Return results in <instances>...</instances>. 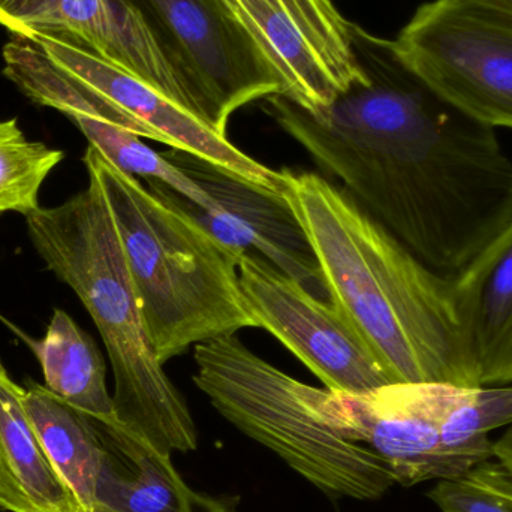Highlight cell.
<instances>
[{"label": "cell", "mask_w": 512, "mask_h": 512, "mask_svg": "<svg viewBox=\"0 0 512 512\" xmlns=\"http://www.w3.org/2000/svg\"><path fill=\"white\" fill-rule=\"evenodd\" d=\"M71 120L83 132L90 146L98 149L123 173L144 183H162L204 209L212 204L206 192L191 177L165 159L162 153L150 149L135 132L99 117L75 116Z\"/></svg>", "instance_id": "19"}, {"label": "cell", "mask_w": 512, "mask_h": 512, "mask_svg": "<svg viewBox=\"0 0 512 512\" xmlns=\"http://www.w3.org/2000/svg\"><path fill=\"white\" fill-rule=\"evenodd\" d=\"M194 360L195 385L213 408L325 495L376 501L397 484L384 460L322 420V390L262 360L236 334L195 346Z\"/></svg>", "instance_id": "5"}, {"label": "cell", "mask_w": 512, "mask_h": 512, "mask_svg": "<svg viewBox=\"0 0 512 512\" xmlns=\"http://www.w3.org/2000/svg\"><path fill=\"white\" fill-rule=\"evenodd\" d=\"M0 512H83L39 444L24 388L0 360Z\"/></svg>", "instance_id": "16"}, {"label": "cell", "mask_w": 512, "mask_h": 512, "mask_svg": "<svg viewBox=\"0 0 512 512\" xmlns=\"http://www.w3.org/2000/svg\"><path fill=\"white\" fill-rule=\"evenodd\" d=\"M496 2H504L508 3V5H512V0H496Z\"/></svg>", "instance_id": "25"}, {"label": "cell", "mask_w": 512, "mask_h": 512, "mask_svg": "<svg viewBox=\"0 0 512 512\" xmlns=\"http://www.w3.org/2000/svg\"><path fill=\"white\" fill-rule=\"evenodd\" d=\"M44 387L105 426H117L107 367L95 340L62 309H54L44 337L33 343Z\"/></svg>", "instance_id": "18"}, {"label": "cell", "mask_w": 512, "mask_h": 512, "mask_svg": "<svg viewBox=\"0 0 512 512\" xmlns=\"http://www.w3.org/2000/svg\"><path fill=\"white\" fill-rule=\"evenodd\" d=\"M83 162L110 207L162 364L200 343L259 328L240 288L239 258L230 249L90 144Z\"/></svg>", "instance_id": "4"}, {"label": "cell", "mask_w": 512, "mask_h": 512, "mask_svg": "<svg viewBox=\"0 0 512 512\" xmlns=\"http://www.w3.org/2000/svg\"><path fill=\"white\" fill-rule=\"evenodd\" d=\"M391 45L448 104L490 128L512 129V5L432 0Z\"/></svg>", "instance_id": "7"}, {"label": "cell", "mask_w": 512, "mask_h": 512, "mask_svg": "<svg viewBox=\"0 0 512 512\" xmlns=\"http://www.w3.org/2000/svg\"><path fill=\"white\" fill-rule=\"evenodd\" d=\"M367 77L319 113L282 95L264 111L372 218L442 276H459L512 215V159L496 129L355 27Z\"/></svg>", "instance_id": "1"}, {"label": "cell", "mask_w": 512, "mask_h": 512, "mask_svg": "<svg viewBox=\"0 0 512 512\" xmlns=\"http://www.w3.org/2000/svg\"><path fill=\"white\" fill-rule=\"evenodd\" d=\"M496 462L501 463L504 466L505 471L512 477V451H501V453H495Z\"/></svg>", "instance_id": "24"}, {"label": "cell", "mask_w": 512, "mask_h": 512, "mask_svg": "<svg viewBox=\"0 0 512 512\" xmlns=\"http://www.w3.org/2000/svg\"><path fill=\"white\" fill-rule=\"evenodd\" d=\"M427 496L441 512H510L469 475L457 480L439 481Z\"/></svg>", "instance_id": "21"}, {"label": "cell", "mask_w": 512, "mask_h": 512, "mask_svg": "<svg viewBox=\"0 0 512 512\" xmlns=\"http://www.w3.org/2000/svg\"><path fill=\"white\" fill-rule=\"evenodd\" d=\"M65 153L27 140L17 119L0 122V215L39 209V191Z\"/></svg>", "instance_id": "20"}, {"label": "cell", "mask_w": 512, "mask_h": 512, "mask_svg": "<svg viewBox=\"0 0 512 512\" xmlns=\"http://www.w3.org/2000/svg\"><path fill=\"white\" fill-rule=\"evenodd\" d=\"M469 477L486 487L512 512V477L501 463L487 462L469 472Z\"/></svg>", "instance_id": "22"}, {"label": "cell", "mask_w": 512, "mask_h": 512, "mask_svg": "<svg viewBox=\"0 0 512 512\" xmlns=\"http://www.w3.org/2000/svg\"><path fill=\"white\" fill-rule=\"evenodd\" d=\"M322 420L372 450L397 484L457 480L495 457L489 435L512 424L511 387L393 382L364 394L322 391Z\"/></svg>", "instance_id": "6"}, {"label": "cell", "mask_w": 512, "mask_h": 512, "mask_svg": "<svg viewBox=\"0 0 512 512\" xmlns=\"http://www.w3.org/2000/svg\"><path fill=\"white\" fill-rule=\"evenodd\" d=\"M0 26L21 38L45 33L80 45L200 119L191 84L137 0H0Z\"/></svg>", "instance_id": "12"}, {"label": "cell", "mask_w": 512, "mask_h": 512, "mask_svg": "<svg viewBox=\"0 0 512 512\" xmlns=\"http://www.w3.org/2000/svg\"><path fill=\"white\" fill-rule=\"evenodd\" d=\"M162 155L191 177L212 204L204 209L162 183H144L153 194L191 215L237 258L254 252L319 300L331 303L315 252L282 194L245 182L182 150L170 149Z\"/></svg>", "instance_id": "10"}, {"label": "cell", "mask_w": 512, "mask_h": 512, "mask_svg": "<svg viewBox=\"0 0 512 512\" xmlns=\"http://www.w3.org/2000/svg\"><path fill=\"white\" fill-rule=\"evenodd\" d=\"M104 462L96 512H234L230 502L195 492L161 453L120 424L98 423Z\"/></svg>", "instance_id": "15"}, {"label": "cell", "mask_w": 512, "mask_h": 512, "mask_svg": "<svg viewBox=\"0 0 512 512\" xmlns=\"http://www.w3.org/2000/svg\"><path fill=\"white\" fill-rule=\"evenodd\" d=\"M280 86L309 113L367 77L355 27L333 0H218Z\"/></svg>", "instance_id": "8"}, {"label": "cell", "mask_w": 512, "mask_h": 512, "mask_svg": "<svg viewBox=\"0 0 512 512\" xmlns=\"http://www.w3.org/2000/svg\"><path fill=\"white\" fill-rule=\"evenodd\" d=\"M280 173L331 303L391 379L477 387L453 279L427 267L345 189L310 171Z\"/></svg>", "instance_id": "2"}, {"label": "cell", "mask_w": 512, "mask_h": 512, "mask_svg": "<svg viewBox=\"0 0 512 512\" xmlns=\"http://www.w3.org/2000/svg\"><path fill=\"white\" fill-rule=\"evenodd\" d=\"M453 289L475 385H512V215Z\"/></svg>", "instance_id": "14"}, {"label": "cell", "mask_w": 512, "mask_h": 512, "mask_svg": "<svg viewBox=\"0 0 512 512\" xmlns=\"http://www.w3.org/2000/svg\"><path fill=\"white\" fill-rule=\"evenodd\" d=\"M194 90L200 119L227 135L231 116L280 86L218 0H137Z\"/></svg>", "instance_id": "11"}, {"label": "cell", "mask_w": 512, "mask_h": 512, "mask_svg": "<svg viewBox=\"0 0 512 512\" xmlns=\"http://www.w3.org/2000/svg\"><path fill=\"white\" fill-rule=\"evenodd\" d=\"M24 408L51 466L81 511L96 512L104 445L95 420L36 382L24 388Z\"/></svg>", "instance_id": "17"}, {"label": "cell", "mask_w": 512, "mask_h": 512, "mask_svg": "<svg viewBox=\"0 0 512 512\" xmlns=\"http://www.w3.org/2000/svg\"><path fill=\"white\" fill-rule=\"evenodd\" d=\"M493 451L495 453H501V451H512V424L508 427L507 432L502 435V438L493 445Z\"/></svg>", "instance_id": "23"}, {"label": "cell", "mask_w": 512, "mask_h": 512, "mask_svg": "<svg viewBox=\"0 0 512 512\" xmlns=\"http://www.w3.org/2000/svg\"><path fill=\"white\" fill-rule=\"evenodd\" d=\"M240 288L258 327L276 337L325 388L364 394L393 384L360 334L333 303L254 254L237 262Z\"/></svg>", "instance_id": "9"}, {"label": "cell", "mask_w": 512, "mask_h": 512, "mask_svg": "<svg viewBox=\"0 0 512 512\" xmlns=\"http://www.w3.org/2000/svg\"><path fill=\"white\" fill-rule=\"evenodd\" d=\"M48 270L80 298L113 367L123 429L165 454L197 450L194 418L159 361L104 192L93 177L65 203L26 216Z\"/></svg>", "instance_id": "3"}, {"label": "cell", "mask_w": 512, "mask_h": 512, "mask_svg": "<svg viewBox=\"0 0 512 512\" xmlns=\"http://www.w3.org/2000/svg\"><path fill=\"white\" fill-rule=\"evenodd\" d=\"M26 39L38 45L57 68L138 123L149 140L206 159L245 182L282 194L280 171L246 155L227 135L213 131L146 81L57 36L38 33Z\"/></svg>", "instance_id": "13"}]
</instances>
